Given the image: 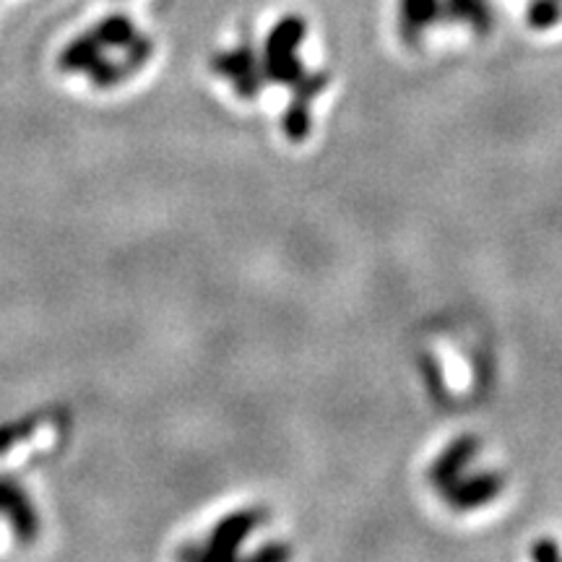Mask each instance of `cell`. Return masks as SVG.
Returning <instances> with one entry per match:
<instances>
[{"label": "cell", "mask_w": 562, "mask_h": 562, "mask_svg": "<svg viewBox=\"0 0 562 562\" xmlns=\"http://www.w3.org/2000/svg\"><path fill=\"white\" fill-rule=\"evenodd\" d=\"M305 40V21L302 16H284L273 26L263 50L266 79L277 83H297L302 79V63L297 58L300 42Z\"/></svg>", "instance_id": "cell-1"}, {"label": "cell", "mask_w": 562, "mask_h": 562, "mask_svg": "<svg viewBox=\"0 0 562 562\" xmlns=\"http://www.w3.org/2000/svg\"><path fill=\"white\" fill-rule=\"evenodd\" d=\"M211 66H214L216 74H222L224 79L232 81V87H235V91L243 97V100H252V97H258V91L263 87V79H266L263 66L248 42L237 47V50L216 55Z\"/></svg>", "instance_id": "cell-2"}, {"label": "cell", "mask_w": 562, "mask_h": 562, "mask_svg": "<svg viewBox=\"0 0 562 562\" xmlns=\"http://www.w3.org/2000/svg\"><path fill=\"white\" fill-rule=\"evenodd\" d=\"M261 524V513L258 510H240L232 513L224 521L211 531L206 550H201V560H229L240 550L243 539Z\"/></svg>", "instance_id": "cell-3"}, {"label": "cell", "mask_w": 562, "mask_h": 562, "mask_svg": "<svg viewBox=\"0 0 562 562\" xmlns=\"http://www.w3.org/2000/svg\"><path fill=\"white\" fill-rule=\"evenodd\" d=\"M0 513H5L11 521V529L16 533L19 542L30 544L40 531V518L34 505L26 497V492L19 487L16 482L3 476L0 480Z\"/></svg>", "instance_id": "cell-4"}, {"label": "cell", "mask_w": 562, "mask_h": 562, "mask_svg": "<svg viewBox=\"0 0 562 562\" xmlns=\"http://www.w3.org/2000/svg\"><path fill=\"white\" fill-rule=\"evenodd\" d=\"M102 58H104L102 42L97 40L89 30L87 34H79V37L68 42L66 50L60 53L58 66L63 70H83V74H89V70L94 68Z\"/></svg>", "instance_id": "cell-5"}, {"label": "cell", "mask_w": 562, "mask_h": 562, "mask_svg": "<svg viewBox=\"0 0 562 562\" xmlns=\"http://www.w3.org/2000/svg\"><path fill=\"white\" fill-rule=\"evenodd\" d=\"M438 19H442V0H402V32L406 40L419 37Z\"/></svg>", "instance_id": "cell-6"}, {"label": "cell", "mask_w": 562, "mask_h": 562, "mask_svg": "<svg viewBox=\"0 0 562 562\" xmlns=\"http://www.w3.org/2000/svg\"><path fill=\"white\" fill-rule=\"evenodd\" d=\"M442 16L472 24L476 32H487L492 24L487 0H442Z\"/></svg>", "instance_id": "cell-7"}, {"label": "cell", "mask_w": 562, "mask_h": 562, "mask_svg": "<svg viewBox=\"0 0 562 562\" xmlns=\"http://www.w3.org/2000/svg\"><path fill=\"white\" fill-rule=\"evenodd\" d=\"M91 34H94L97 40L102 42V47H128L133 37H136V26L131 24L128 16H121V13H115V16H108L102 19L100 24L91 30Z\"/></svg>", "instance_id": "cell-8"}, {"label": "cell", "mask_w": 562, "mask_h": 562, "mask_svg": "<svg viewBox=\"0 0 562 562\" xmlns=\"http://www.w3.org/2000/svg\"><path fill=\"white\" fill-rule=\"evenodd\" d=\"M562 16L560 0H533L529 9V21L533 30H552Z\"/></svg>", "instance_id": "cell-9"}, {"label": "cell", "mask_w": 562, "mask_h": 562, "mask_svg": "<svg viewBox=\"0 0 562 562\" xmlns=\"http://www.w3.org/2000/svg\"><path fill=\"white\" fill-rule=\"evenodd\" d=\"M286 552L284 547H269V550H261L256 554V560H284L286 558Z\"/></svg>", "instance_id": "cell-10"}, {"label": "cell", "mask_w": 562, "mask_h": 562, "mask_svg": "<svg viewBox=\"0 0 562 562\" xmlns=\"http://www.w3.org/2000/svg\"><path fill=\"white\" fill-rule=\"evenodd\" d=\"M558 550L554 547H547V544H539L537 550H533V558H558Z\"/></svg>", "instance_id": "cell-11"}]
</instances>
